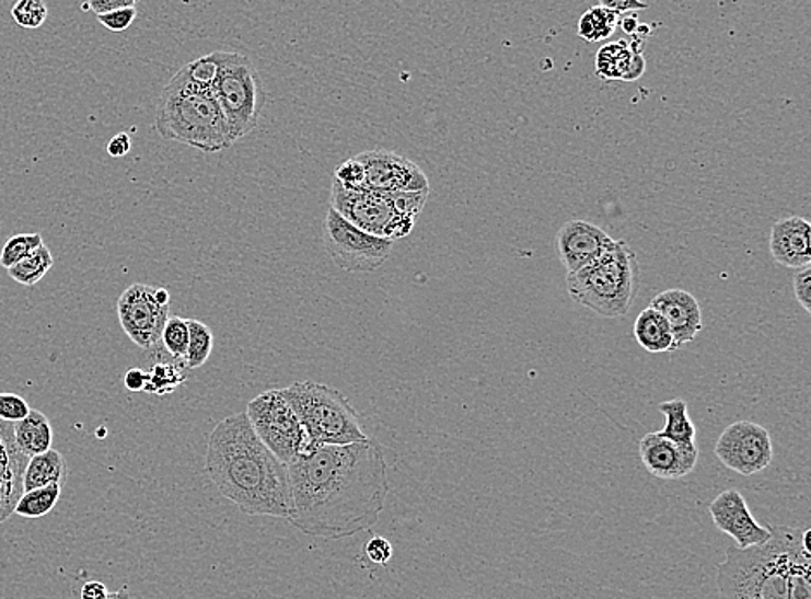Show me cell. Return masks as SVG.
Returning a JSON list of instances; mask_svg holds the SVG:
<instances>
[{"label":"cell","instance_id":"1","mask_svg":"<svg viewBox=\"0 0 811 599\" xmlns=\"http://www.w3.org/2000/svg\"><path fill=\"white\" fill-rule=\"evenodd\" d=\"M291 523L312 538H351L380 520L390 480L380 444L313 446L288 464Z\"/></svg>","mask_w":811,"mask_h":599},{"label":"cell","instance_id":"2","mask_svg":"<svg viewBox=\"0 0 811 599\" xmlns=\"http://www.w3.org/2000/svg\"><path fill=\"white\" fill-rule=\"evenodd\" d=\"M207 473L220 494L246 515L293 517L288 466L259 440L246 413L215 426L208 437Z\"/></svg>","mask_w":811,"mask_h":599},{"label":"cell","instance_id":"3","mask_svg":"<svg viewBox=\"0 0 811 599\" xmlns=\"http://www.w3.org/2000/svg\"><path fill=\"white\" fill-rule=\"evenodd\" d=\"M154 128L166 141L186 145L202 153H220L234 145L213 91L190 79L186 67L173 74L161 92Z\"/></svg>","mask_w":811,"mask_h":599},{"label":"cell","instance_id":"4","mask_svg":"<svg viewBox=\"0 0 811 599\" xmlns=\"http://www.w3.org/2000/svg\"><path fill=\"white\" fill-rule=\"evenodd\" d=\"M771 532L765 544L727 550L718 565L720 599H789L792 544L801 530L771 527Z\"/></svg>","mask_w":811,"mask_h":599},{"label":"cell","instance_id":"5","mask_svg":"<svg viewBox=\"0 0 811 599\" xmlns=\"http://www.w3.org/2000/svg\"><path fill=\"white\" fill-rule=\"evenodd\" d=\"M639 262L625 241H613L604 255L578 273H569L566 288L578 306L604 319L626 315L639 291Z\"/></svg>","mask_w":811,"mask_h":599},{"label":"cell","instance_id":"6","mask_svg":"<svg viewBox=\"0 0 811 599\" xmlns=\"http://www.w3.org/2000/svg\"><path fill=\"white\" fill-rule=\"evenodd\" d=\"M280 392L300 418L312 447L346 446L369 438L351 402L329 384L297 381Z\"/></svg>","mask_w":811,"mask_h":599},{"label":"cell","instance_id":"7","mask_svg":"<svg viewBox=\"0 0 811 599\" xmlns=\"http://www.w3.org/2000/svg\"><path fill=\"white\" fill-rule=\"evenodd\" d=\"M219 70L211 91L219 101L232 141L252 134L264 110L265 92L252 59L240 53L217 50Z\"/></svg>","mask_w":811,"mask_h":599},{"label":"cell","instance_id":"8","mask_svg":"<svg viewBox=\"0 0 811 599\" xmlns=\"http://www.w3.org/2000/svg\"><path fill=\"white\" fill-rule=\"evenodd\" d=\"M244 413L259 440L286 466L312 447L305 428L280 389L259 393L258 398L250 401Z\"/></svg>","mask_w":811,"mask_h":599},{"label":"cell","instance_id":"9","mask_svg":"<svg viewBox=\"0 0 811 599\" xmlns=\"http://www.w3.org/2000/svg\"><path fill=\"white\" fill-rule=\"evenodd\" d=\"M331 208L338 211L355 228L384 240L396 241L413 232L416 220L396 210L390 193L350 191L333 177Z\"/></svg>","mask_w":811,"mask_h":599},{"label":"cell","instance_id":"10","mask_svg":"<svg viewBox=\"0 0 811 599\" xmlns=\"http://www.w3.org/2000/svg\"><path fill=\"white\" fill-rule=\"evenodd\" d=\"M395 241L355 228L329 207L324 220V246L334 264L346 273H374L383 267Z\"/></svg>","mask_w":811,"mask_h":599},{"label":"cell","instance_id":"11","mask_svg":"<svg viewBox=\"0 0 811 599\" xmlns=\"http://www.w3.org/2000/svg\"><path fill=\"white\" fill-rule=\"evenodd\" d=\"M715 456L739 475H756L771 466L774 444L771 434L758 423L735 422L718 438Z\"/></svg>","mask_w":811,"mask_h":599},{"label":"cell","instance_id":"12","mask_svg":"<svg viewBox=\"0 0 811 599\" xmlns=\"http://www.w3.org/2000/svg\"><path fill=\"white\" fill-rule=\"evenodd\" d=\"M118 319L125 335L137 347L151 350L161 344V333L170 318V307L160 306L154 288L149 285L128 286L118 300Z\"/></svg>","mask_w":811,"mask_h":599},{"label":"cell","instance_id":"13","mask_svg":"<svg viewBox=\"0 0 811 599\" xmlns=\"http://www.w3.org/2000/svg\"><path fill=\"white\" fill-rule=\"evenodd\" d=\"M366 177V189L380 193L429 191V181L419 165L387 149H372L357 154Z\"/></svg>","mask_w":811,"mask_h":599},{"label":"cell","instance_id":"14","mask_svg":"<svg viewBox=\"0 0 811 599\" xmlns=\"http://www.w3.org/2000/svg\"><path fill=\"white\" fill-rule=\"evenodd\" d=\"M712 523L738 544L739 550L765 544L771 539V527L760 526L751 515L750 506L738 488L720 492L709 505Z\"/></svg>","mask_w":811,"mask_h":599},{"label":"cell","instance_id":"15","mask_svg":"<svg viewBox=\"0 0 811 599\" xmlns=\"http://www.w3.org/2000/svg\"><path fill=\"white\" fill-rule=\"evenodd\" d=\"M613 238L587 220H569L557 232L556 246L560 262L569 273H578L601 258L613 244Z\"/></svg>","mask_w":811,"mask_h":599},{"label":"cell","instance_id":"16","mask_svg":"<svg viewBox=\"0 0 811 599\" xmlns=\"http://www.w3.org/2000/svg\"><path fill=\"white\" fill-rule=\"evenodd\" d=\"M639 454L647 472L656 479L679 480L694 472L699 449L696 444L673 442L656 431L640 438Z\"/></svg>","mask_w":811,"mask_h":599},{"label":"cell","instance_id":"17","mask_svg":"<svg viewBox=\"0 0 811 599\" xmlns=\"http://www.w3.org/2000/svg\"><path fill=\"white\" fill-rule=\"evenodd\" d=\"M651 307L667 319L679 348L691 344L692 339L703 331V312H700L699 302L688 291L680 290V288L661 291L652 298Z\"/></svg>","mask_w":811,"mask_h":599},{"label":"cell","instance_id":"18","mask_svg":"<svg viewBox=\"0 0 811 599\" xmlns=\"http://www.w3.org/2000/svg\"><path fill=\"white\" fill-rule=\"evenodd\" d=\"M774 261L787 269L811 265V223L803 217H784L771 231Z\"/></svg>","mask_w":811,"mask_h":599},{"label":"cell","instance_id":"19","mask_svg":"<svg viewBox=\"0 0 811 599\" xmlns=\"http://www.w3.org/2000/svg\"><path fill=\"white\" fill-rule=\"evenodd\" d=\"M28 459L14 444L13 425L0 422V523L14 512L23 494V473Z\"/></svg>","mask_w":811,"mask_h":599},{"label":"cell","instance_id":"20","mask_svg":"<svg viewBox=\"0 0 811 599\" xmlns=\"http://www.w3.org/2000/svg\"><path fill=\"white\" fill-rule=\"evenodd\" d=\"M646 71L642 50L626 41L611 42L601 47L595 58V73L602 80H639Z\"/></svg>","mask_w":811,"mask_h":599},{"label":"cell","instance_id":"21","mask_svg":"<svg viewBox=\"0 0 811 599\" xmlns=\"http://www.w3.org/2000/svg\"><path fill=\"white\" fill-rule=\"evenodd\" d=\"M634 335L637 344L649 354H667L679 348L667 319L651 306L644 309L635 321Z\"/></svg>","mask_w":811,"mask_h":599},{"label":"cell","instance_id":"22","mask_svg":"<svg viewBox=\"0 0 811 599\" xmlns=\"http://www.w3.org/2000/svg\"><path fill=\"white\" fill-rule=\"evenodd\" d=\"M14 444L26 458L53 449V425L40 411L32 410L28 416L13 425Z\"/></svg>","mask_w":811,"mask_h":599},{"label":"cell","instance_id":"23","mask_svg":"<svg viewBox=\"0 0 811 599\" xmlns=\"http://www.w3.org/2000/svg\"><path fill=\"white\" fill-rule=\"evenodd\" d=\"M67 461L61 452L49 449L42 454L32 456L26 463L23 473V492L35 491V488L47 487V485L61 484L67 480Z\"/></svg>","mask_w":811,"mask_h":599},{"label":"cell","instance_id":"24","mask_svg":"<svg viewBox=\"0 0 811 599\" xmlns=\"http://www.w3.org/2000/svg\"><path fill=\"white\" fill-rule=\"evenodd\" d=\"M810 529L801 530L791 551L789 568V599H811Z\"/></svg>","mask_w":811,"mask_h":599},{"label":"cell","instance_id":"25","mask_svg":"<svg viewBox=\"0 0 811 599\" xmlns=\"http://www.w3.org/2000/svg\"><path fill=\"white\" fill-rule=\"evenodd\" d=\"M659 411L667 418L663 430L658 431L661 437L670 438L679 444H696V426L688 418L687 402L682 399L661 402Z\"/></svg>","mask_w":811,"mask_h":599},{"label":"cell","instance_id":"26","mask_svg":"<svg viewBox=\"0 0 811 599\" xmlns=\"http://www.w3.org/2000/svg\"><path fill=\"white\" fill-rule=\"evenodd\" d=\"M61 484H53L47 485V487L35 488V491L23 492L16 506H14V515L30 518V520L46 517L58 505L59 497H61Z\"/></svg>","mask_w":811,"mask_h":599},{"label":"cell","instance_id":"27","mask_svg":"<svg viewBox=\"0 0 811 599\" xmlns=\"http://www.w3.org/2000/svg\"><path fill=\"white\" fill-rule=\"evenodd\" d=\"M186 366L181 360L173 359V362L154 364L151 371H148V381H146L144 392L158 398H165L181 387L187 380Z\"/></svg>","mask_w":811,"mask_h":599},{"label":"cell","instance_id":"28","mask_svg":"<svg viewBox=\"0 0 811 599\" xmlns=\"http://www.w3.org/2000/svg\"><path fill=\"white\" fill-rule=\"evenodd\" d=\"M54 256L46 244L38 246L35 252L30 253L23 261L9 267L8 274L11 279L23 286H35L53 269Z\"/></svg>","mask_w":811,"mask_h":599},{"label":"cell","instance_id":"29","mask_svg":"<svg viewBox=\"0 0 811 599\" xmlns=\"http://www.w3.org/2000/svg\"><path fill=\"white\" fill-rule=\"evenodd\" d=\"M618 21V13H613V11L602 8V5H595V8H590L578 21V35L590 44L605 41L614 34Z\"/></svg>","mask_w":811,"mask_h":599},{"label":"cell","instance_id":"30","mask_svg":"<svg viewBox=\"0 0 811 599\" xmlns=\"http://www.w3.org/2000/svg\"><path fill=\"white\" fill-rule=\"evenodd\" d=\"M189 324V345H187L186 369H199L210 359L213 350V333L207 324L196 319H187Z\"/></svg>","mask_w":811,"mask_h":599},{"label":"cell","instance_id":"31","mask_svg":"<svg viewBox=\"0 0 811 599\" xmlns=\"http://www.w3.org/2000/svg\"><path fill=\"white\" fill-rule=\"evenodd\" d=\"M161 345L165 347L172 359L184 362L187 354V345H189V324H187V319L177 318V315L166 319L165 327H163V333H161Z\"/></svg>","mask_w":811,"mask_h":599},{"label":"cell","instance_id":"32","mask_svg":"<svg viewBox=\"0 0 811 599\" xmlns=\"http://www.w3.org/2000/svg\"><path fill=\"white\" fill-rule=\"evenodd\" d=\"M42 244H44V238L38 232H32V234L23 232V234L9 238L4 246H2V252H0V265L4 269H9V267L16 265L18 262L23 261L30 253L35 252Z\"/></svg>","mask_w":811,"mask_h":599},{"label":"cell","instance_id":"33","mask_svg":"<svg viewBox=\"0 0 811 599\" xmlns=\"http://www.w3.org/2000/svg\"><path fill=\"white\" fill-rule=\"evenodd\" d=\"M11 14L21 28L35 30L46 23L49 9L44 0H18Z\"/></svg>","mask_w":811,"mask_h":599},{"label":"cell","instance_id":"34","mask_svg":"<svg viewBox=\"0 0 811 599\" xmlns=\"http://www.w3.org/2000/svg\"><path fill=\"white\" fill-rule=\"evenodd\" d=\"M334 178L341 184L343 187L350 191H366V177H363V169L360 165L357 157L348 158L346 162H343L338 169L334 170Z\"/></svg>","mask_w":811,"mask_h":599},{"label":"cell","instance_id":"35","mask_svg":"<svg viewBox=\"0 0 811 599\" xmlns=\"http://www.w3.org/2000/svg\"><path fill=\"white\" fill-rule=\"evenodd\" d=\"M30 411H32V407H30L28 402L16 393H0V422L14 425V423L25 419Z\"/></svg>","mask_w":811,"mask_h":599},{"label":"cell","instance_id":"36","mask_svg":"<svg viewBox=\"0 0 811 599\" xmlns=\"http://www.w3.org/2000/svg\"><path fill=\"white\" fill-rule=\"evenodd\" d=\"M186 68L189 71L190 79L211 88V83H213L215 77H217V70H219L217 50L211 53V55L202 56V58L189 62V65H186Z\"/></svg>","mask_w":811,"mask_h":599},{"label":"cell","instance_id":"37","mask_svg":"<svg viewBox=\"0 0 811 599\" xmlns=\"http://www.w3.org/2000/svg\"><path fill=\"white\" fill-rule=\"evenodd\" d=\"M136 18V8H121L115 9L112 13L100 14L97 20H100V23L104 28L112 30V32H125V30L132 26Z\"/></svg>","mask_w":811,"mask_h":599},{"label":"cell","instance_id":"38","mask_svg":"<svg viewBox=\"0 0 811 599\" xmlns=\"http://www.w3.org/2000/svg\"><path fill=\"white\" fill-rule=\"evenodd\" d=\"M792 286H795V297L798 300L799 306L803 307L804 312L810 314L811 312V265H804L801 269H796L795 279H792Z\"/></svg>","mask_w":811,"mask_h":599},{"label":"cell","instance_id":"39","mask_svg":"<svg viewBox=\"0 0 811 599\" xmlns=\"http://www.w3.org/2000/svg\"><path fill=\"white\" fill-rule=\"evenodd\" d=\"M366 553L372 563L378 565H386L390 560L393 558V545L387 539L372 538L371 541L367 542Z\"/></svg>","mask_w":811,"mask_h":599},{"label":"cell","instance_id":"40","mask_svg":"<svg viewBox=\"0 0 811 599\" xmlns=\"http://www.w3.org/2000/svg\"><path fill=\"white\" fill-rule=\"evenodd\" d=\"M137 0H89V11L100 16V14L112 13L115 9L136 8Z\"/></svg>","mask_w":811,"mask_h":599},{"label":"cell","instance_id":"41","mask_svg":"<svg viewBox=\"0 0 811 599\" xmlns=\"http://www.w3.org/2000/svg\"><path fill=\"white\" fill-rule=\"evenodd\" d=\"M599 5L618 14L644 11V9L649 8L642 0H599Z\"/></svg>","mask_w":811,"mask_h":599},{"label":"cell","instance_id":"42","mask_svg":"<svg viewBox=\"0 0 811 599\" xmlns=\"http://www.w3.org/2000/svg\"><path fill=\"white\" fill-rule=\"evenodd\" d=\"M132 139L127 133L116 134L112 141L107 142V154L113 158H121L130 153Z\"/></svg>","mask_w":811,"mask_h":599},{"label":"cell","instance_id":"43","mask_svg":"<svg viewBox=\"0 0 811 599\" xmlns=\"http://www.w3.org/2000/svg\"><path fill=\"white\" fill-rule=\"evenodd\" d=\"M146 381H148V371L132 368L125 372V389L130 390V392H144Z\"/></svg>","mask_w":811,"mask_h":599},{"label":"cell","instance_id":"44","mask_svg":"<svg viewBox=\"0 0 811 599\" xmlns=\"http://www.w3.org/2000/svg\"><path fill=\"white\" fill-rule=\"evenodd\" d=\"M107 596H109V591L100 580L83 584L82 592H80L82 599H107Z\"/></svg>","mask_w":811,"mask_h":599},{"label":"cell","instance_id":"45","mask_svg":"<svg viewBox=\"0 0 811 599\" xmlns=\"http://www.w3.org/2000/svg\"><path fill=\"white\" fill-rule=\"evenodd\" d=\"M154 298L160 306L170 307V293L165 288H154Z\"/></svg>","mask_w":811,"mask_h":599},{"label":"cell","instance_id":"46","mask_svg":"<svg viewBox=\"0 0 811 599\" xmlns=\"http://www.w3.org/2000/svg\"><path fill=\"white\" fill-rule=\"evenodd\" d=\"M107 599H132V596H130V591H128V587L124 586L118 589V591L109 592V596H107Z\"/></svg>","mask_w":811,"mask_h":599},{"label":"cell","instance_id":"47","mask_svg":"<svg viewBox=\"0 0 811 599\" xmlns=\"http://www.w3.org/2000/svg\"><path fill=\"white\" fill-rule=\"evenodd\" d=\"M137 2H139V0H137Z\"/></svg>","mask_w":811,"mask_h":599}]
</instances>
